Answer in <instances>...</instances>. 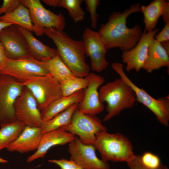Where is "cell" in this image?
Instances as JSON below:
<instances>
[{"mask_svg":"<svg viewBox=\"0 0 169 169\" xmlns=\"http://www.w3.org/2000/svg\"><path fill=\"white\" fill-rule=\"evenodd\" d=\"M22 3L21 0H4L0 7V15L10 13L15 9Z\"/></svg>","mask_w":169,"mask_h":169,"instance_id":"cell-31","label":"cell"},{"mask_svg":"<svg viewBox=\"0 0 169 169\" xmlns=\"http://www.w3.org/2000/svg\"><path fill=\"white\" fill-rule=\"evenodd\" d=\"M111 67L120 75V78L132 89L135 95L136 100L151 111L156 116L157 120L162 125L169 126V96L158 99H155L131 80L125 73L122 64L114 62L112 63Z\"/></svg>","mask_w":169,"mask_h":169,"instance_id":"cell-5","label":"cell"},{"mask_svg":"<svg viewBox=\"0 0 169 169\" xmlns=\"http://www.w3.org/2000/svg\"><path fill=\"white\" fill-rule=\"evenodd\" d=\"M22 3L29 11L34 32L37 36L43 35L45 28H54L63 31L65 27V20L61 13L58 14L45 8L39 0H21Z\"/></svg>","mask_w":169,"mask_h":169,"instance_id":"cell-9","label":"cell"},{"mask_svg":"<svg viewBox=\"0 0 169 169\" xmlns=\"http://www.w3.org/2000/svg\"><path fill=\"white\" fill-rule=\"evenodd\" d=\"M48 161L57 165L60 167V169H77L79 166L74 161L64 158L49 160Z\"/></svg>","mask_w":169,"mask_h":169,"instance_id":"cell-32","label":"cell"},{"mask_svg":"<svg viewBox=\"0 0 169 169\" xmlns=\"http://www.w3.org/2000/svg\"><path fill=\"white\" fill-rule=\"evenodd\" d=\"M169 67V54L161 44L155 39L151 40L142 68L148 73L163 67Z\"/></svg>","mask_w":169,"mask_h":169,"instance_id":"cell-20","label":"cell"},{"mask_svg":"<svg viewBox=\"0 0 169 169\" xmlns=\"http://www.w3.org/2000/svg\"><path fill=\"white\" fill-rule=\"evenodd\" d=\"M14 107L17 120L26 126L41 127L43 122L40 111L34 97L25 86L16 99Z\"/></svg>","mask_w":169,"mask_h":169,"instance_id":"cell-12","label":"cell"},{"mask_svg":"<svg viewBox=\"0 0 169 169\" xmlns=\"http://www.w3.org/2000/svg\"><path fill=\"white\" fill-rule=\"evenodd\" d=\"M77 169H83L82 167H81L80 166H79Z\"/></svg>","mask_w":169,"mask_h":169,"instance_id":"cell-39","label":"cell"},{"mask_svg":"<svg viewBox=\"0 0 169 169\" xmlns=\"http://www.w3.org/2000/svg\"><path fill=\"white\" fill-rule=\"evenodd\" d=\"M154 39L161 43L169 41V22L165 23L162 29L155 36Z\"/></svg>","mask_w":169,"mask_h":169,"instance_id":"cell-34","label":"cell"},{"mask_svg":"<svg viewBox=\"0 0 169 169\" xmlns=\"http://www.w3.org/2000/svg\"><path fill=\"white\" fill-rule=\"evenodd\" d=\"M44 34L52 40L62 60L76 77H85L90 72L86 63L85 50L82 40L71 38L63 31L45 28Z\"/></svg>","mask_w":169,"mask_h":169,"instance_id":"cell-2","label":"cell"},{"mask_svg":"<svg viewBox=\"0 0 169 169\" xmlns=\"http://www.w3.org/2000/svg\"><path fill=\"white\" fill-rule=\"evenodd\" d=\"M86 9L90 13L91 20V26L93 28L97 27L98 19L99 17L97 13L96 9L100 4L99 0H85Z\"/></svg>","mask_w":169,"mask_h":169,"instance_id":"cell-30","label":"cell"},{"mask_svg":"<svg viewBox=\"0 0 169 169\" xmlns=\"http://www.w3.org/2000/svg\"><path fill=\"white\" fill-rule=\"evenodd\" d=\"M44 61L50 74L59 83L75 76L58 54Z\"/></svg>","mask_w":169,"mask_h":169,"instance_id":"cell-26","label":"cell"},{"mask_svg":"<svg viewBox=\"0 0 169 169\" xmlns=\"http://www.w3.org/2000/svg\"><path fill=\"white\" fill-rule=\"evenodd\" d=\"M26 126L18 120L0 125V152L13 142Z\"/></svg>","mask_w":169,"mask_h":169,"instance_id":"cell-24","label":"cell"},{"mask_svg":"<svg viewBox=\"0 0 169 169\" xmlns=\"http://www.w3.org/2000/svg\"><path fill=\"white\" fill-rule=\"evenodd\" d=\"M12 24H13L10 23L3 22L0 19V31L3 29Z\"/></svg>","mask_w":169,"mask_h":169,"instance_id":"cell-36","label":"cell"},{"mask_svg":"<svg viewBox=\"0 0 169 169\" xmlns=\"http://www.w3.org/2000/svg\"><path fill=\"white\" fill-rule=\"evenodd\" d=\"M75 137L74 134L62 127L42 134L38 148L34 154L27 158V162L29 163L38 159L44 158L51 147L69 143Z\"/></svg>","mask_w":169,"mask_h":169,"instance_id":"cell-17","label":"cell"},{"mask_svg":"<svg viewBox=\"0 0 169 169\" xmlns=\"http://www.w3.org/2000/svg\"><path fill=\"white\" fill-rule=\"evenodd\" d=\"M23 83L34 97L40 111L62 96L59 83L51 74L33 77Z\"/></svg>","mask_w":169,"mask_h":169,"instance_id":"cell-6","label":"cell"},{"mask_svg":"<svg viewBox=\"0 0 169 169\" xmlns=\"http://www.w3.org/2000/svg\"><path fill=\"white\" fill-rule=\"evenodd\" d=\"M84 95V90H81L69 96H62L54 101L40 111L43 123L49 120L72 105L79 103L82 100Z\"/></svg>","mask_w":169,"mask_h":169,"instance_id":"cell-22","label":"cell"},{"mask_svg":"<svg viewBox=\"0 0 169 169\" xmlns=\"http://www.w3.org/2000/svg\"><path fill=\"white\" fill-rule=\"evenodd\" d=\"M140 159L145 166L150 169H157L162 164L159 157L150 152H145L140 156Z\"/></svg>","mask_w":169,"mask_h":169,"instance_id":"cell-29","label":"cell"},{"mask_svg":"<svg viewBox=\"0 0 169 169\" xmlns=\"http://www.w3.org/2000/svg\"><path fill=\"white\" fill-rule=\"evenodd\" d=\"M94 145L99 152L101 159L107 161L127 162L135 155L130 141L119 133L100 131L96 135Z\"/></svg>","mask_w":169,"mask_h":169,"instance_id":"cell-4","label":"cell"},{"mask_svg":"<svg viewBox=\"0 0 169 169\" xmlns=\"http://www.w3.org/2000/svg\"><path fill=\"white\" fill-rule=\"evenodd\" d=\"M130 169H150L145 166L141 163L140 156L135 155L134 157L130 161L126 162ZM156 169H168L167 167L162 164L158 168Z\"/></svg>","mask_w":169,"mask_h":169,"instance_id":"cell-33","label":"cell"},{"mask_svg":"<svg viewBox=\"0 0 169 169\" xmlns=\"http://www.w3.org/2000/svg\"><path fill=\"white\" fill-rule=\"evenodd\" d=\"M159 31V28H155L148 33L143 31L140 39L135 46L129 50L123 52L122 60L126 64L127 72L134 70L138 72L142 68L149 45Z\"/></svg>","mask_w":169,"mask_h":169,"instance_id":"cell-16","label":"cell"},{"mask_svg":"<svg viewBox=\"0 0 169 169\" xmlns=\"http://www.w3.org/2000/svg\"><path fill=\"white\" fill-rule=\"evenodd\" d=\"M17 26L25 38L30 55L34 59L39 61H44L58 54L56 49L42 43L33 35L31 32Z\"/></svg>","mask_w":169,"mask_h":169,"instance_id":"cell-21","label":"cell"},{"mask_svg":"<svg viewBox=\"0 0 169 169\" xmlns=\"http://www.w3.org/2000/svg\"><path fill=\"white\" fill-rule=\"evenodd\" d=\"M0 41L8 59H15L30 56L25 38L16 25L0 31Z\"/></svg>","mask_w":169,"mask_h":169,"instance_id":"cell-14","label":"cell"},{"mask_svg":"<svg viewBox=\"0 0 169 169\" xmlns=\"http://www.w3.org/2000/svg\"><path fill=\"white\" fill-rule=\"evenodd\" d=\"M0 74H5L23 82L34 76L50 74L44 61H39L31 56L11 59H8Z\"/></svg>","mask_w":169,"mask_h":169,"instance_id":"cell-10","label":"cell"},{"mask_svg":"<svg viewBox=\"0 0 169 169\" xmlns=\"http://www.w3.org/2000/svg\"><path fill=\"white\" fill-rule=\"evenodd\" d=\"M141 5L136 3L123 11H114L108 22L102 24L98 31L107 49L119 48L122 52L132 49L138 42L143 33L140 26L136 24L130 28L126 20L131 14L141 12Z\"/></svg>","mask_w":169,"mask_h":169,"instance_id":"cell-1","label":"cell"},{"mask_svg":"<svg viewBox=\"0 0 169 169\" xmlns=\"http://www.w3.org/2000/svg\"><path fill=\"white\" fill-rule=\"evenodd\" d=\"M62 128L78 136L83 143L93 145L96 135L100 131H107L96 115L84 113L78 108L73 114L70 123Z\"/></svg>","mask_w":169,"mask_h":169,"instance_id":"cell-8","label":"cell"},{"mask_svg":"<svg viewBox=\"0 0 169 169\" xmlns=\"http://www.w3.org/2000/svg\"><path fill=\"white\" fill-rule=\"evenodd\" d=\"M161 44L167 53L169 54V41L165 42Z\"/></svg>","mask_w":169,"mask_h":169,"instance_id":"cell-37","label":"cell"},{"mask_svg":"<svg viewBox=\"0 0 169 169\" xmlns=\"http://www.w3.org/2000/svg\"><path fill=\"white\" fill-rule=\"evenodd\" d=\"M78 104H74L49 120L43 123L41 127L42 134L57 130L69 124L73 113L78 108Z\"/></svg>","mask_w":169,"mask_h":169,"instance_id":"cell-27","label":"cell"},{"mask_svg":"<svg viewBox=\"0 0 169 169\" xmlns=\"http://www.w3.org/2000/svg\"><path fill=\"white\" fill-rule=\"evenodd\" d=\"M62 96H69L87 87L88 80L87 78L74 76L59 83Z\"/></svg>","mask_w":169,"mask_h":169,"instance_id":"cell-28","label":"cell"},{"mask_svg":"<svg viewBox=\"0 0 169 169\" xmlns=\"http://www.w3.org/2000/svg\"><path fill=\"white\" fill-rule=\"evenodd\" d=\"M42 1L51 6L65 8L75 23L81 21L84 19L85 13L81 6L83 2L82 0H43Z\"/></svg>","mask_w":169,"mask_h":169,"instance_id":"cell-25","label":"cell"},{"mask_svg":"<svg viewBox=\"0 0 169 169\" xmlns=\"http://www.w3.org/2000/svg\"><path fill=\"white\" fill-rule=\"evenodd\" d=\"M96 150L94 145L83 143L76 136L68 147L70 160L83 169H110L108 161L97 156Z\"/></svg>","mask_w":169,"mask_h":169,"instance_id":"cell-11","label":"cell"},{"mask_svg":"<svg viewBox=\"0 0 169 169\" xmlns=\"http://www.w3.org/2000/svg\"><path fill=\"white\" fill-rule=\"evenodd\" d=\"M144 15V32L148 33L154 29L162 16L165 23L169 22V2L165 0H154L147 6H141Z\"/></svg>","mask_w":169,"mask_h":169,"instance_id":"cell-18","label":"cell"},{"mask_svg":"<svg viewBox=\"0 0 169 169\" xmlns=\"http://www.w3.org/2000/svg\"><path fill=\"white\" fill-rule=\"evenodd\" d=\"M0 19L3 22L15 24L34 32L29 10L22 2L13 12L0 16Z\"/></svg>","mask_w":169,"mask_h":169,"instance_id":"cell-23","label":"cell"},{"mask_svg":"<svg viewBox=\"0 0 169 169\" xmlns=\"http://www.w3.org/2000/svg\"><path fill=\"white\" fill-rule=\"evenodd\" d=\"M86 77L88 85L84 90L83 98L78 104V108L84 113L95 115L103 112L105 108L104 103L100 99L98 89L104 83L105 79L93 72H90Z\"/></svg>","mask_w":169,"mask_h":169,"instance_id":"cell-15","label":"cell"},{"mask_svg":"<svg viewBox=\"0 0 169 169\" xmlns=\"http://www.w3.org/2000/svg\"><path fill=\"white\" fill-rule=\"evenodd\" d=\"M24 86L9 75L0 74V125L17 121L14 104Z\"/></svg>","mask_w":169,"mask_h":169,"instance_id":"cell-7","label":"cell"},{"mask_svg":"<svg viewBox=\"0 0 169 169\" xmlns=\"http://www.w3.org/2000/svg\"><path fill=\"white\" fill-rule=\"evenodd\" d=\"M99 92L100 101L107 104V113L103 121L110 120L125 109L132 108L136 101L132 89L120 78L101 86Z\"/></svg>","mask_w":169,"mask_h":169,"instance_id":"cell-3","label":"cell"},{"mask_svg":"<svg viewBox=\"0 0 169 169\" xmlns=\"http://www.w3.org/2000/svg\"><path fill=\"white\" fill-rule=\"evenodd\" d=\"M82 38L86 56L90 59L91 69L97 72L105 69L109 65L105 58L107 49L98 32L87 28L83 33Z\"/></svg>","mask_w":169,"mask_h":169,"instance_id":"cell-13","label":"cell"},{"mask_svg":"<svg viewBox=\"0 0 169 169\" xmlns=\"http://www.w3.org/2000/svg\"><path fill=\"white\" fill-rule=\"evenodd\" d=\"M42 134L41 128L26 126L16 139L6 149L20 153L36 150Z\"/></svg>","mask_w":169,"mask_h":169,"instance_id":"cell-19","label":"cell"},{"mask_svg":"<svg viewBox=\"0 0 169 169\" xmlns=\"http://www.w3.org/2000/svg\"><path fill=\"white\" fill-rule=\"evenodd\" d=\"M8 162V161L5 159L0 157V163H6Z\"/></svg>","mask_w":169,"mask_h":169,"instance_id":"cell-38","label":"cell"},{"mask_svg":"<svg viewBox=\"0 0 169 169\" xmlns=\"http://www.w3.org/2000/svg\"><path fill=\"white\" fill-rule=\"evenodd\" d=\"M7 59L4 47L0 41V70L4 66Z\"/></svg>","mask_w":169,"mask_h":169,"instance_id":"cell-35","label":"cell"}]
</instances>
